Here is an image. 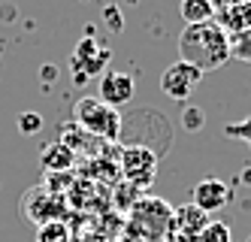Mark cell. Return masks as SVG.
Returning <instances> with one entry per match:
<instances>
[{"instance_id": "8fae6325", "label": "cell", "mask_w": 251, "mask_h": 242, "mask_svg": "<svg viewBox=\"0 0 251 242\" xmlns=\"http://www.w3.org/2000/svg\"><path fill=\"white\" fill-rule=\"evenodd\" d=\"M209 224V215L203 209H197L194 203H188V206H178L173 212V230L178 236H185V239H197L203 233V227Z\"/></svg>"}, {"instance_id": "cb8c5ba5", "label": "cell", "mask_w": 251, "mask_h": 242, "mask_svg": "<svg viewBox=\"0 0 251 242\" xmlns=\"http://www.w3.org/2000/svg\"><path fill=\"white\" fill-rule=\"evenodd\" d=\"M70 242H76V239H70Z\"/></svg>"}, {"instance_id": "8992f818", "label": "cell", "mask_w": 251, "mask_h": 242, "mask_svg": "<svg viewBox=\"0 0 251 242\" xmlns=\"http://www.w3.org/2000/svg\"><path fill=\"white\" fill-rule=\"evenodd\" d=\"M64 209H67V200L49 194L43 185L30 188L22 200V215L30 221V224H49V221H64Z\"/></svg>"}, {"instance_id": "d6986e66", "label": "cell", "mask_w": 251, "mask_h": 242, "mask_svg": "<svg viewBox=\"0 0 251 242\" xmlns=\"http://www.w3.org/2000/svg\"><path fill=\"white\" fill-rule=\"evenodd\" d=\"M230 58L251 64V36H236V40H230Z\"/></svg>"}, {"instance_id": "52a82bcc", "label": "cell", "mask_w": 251, "mask_h": 242, "mask_svg": "<svg viewBox=\"0 0 251 242\" xmlns=\"http://www.w3.org/2000/svg\"><path fill=\"white\" fill-rule=\"evenodd\" d=\"M203 79V73L185 64V61H176L164 70V76H160V91L170 97V100H188L194 94V88L200 85Z\"/></svg>"}, {"instance_id": "6da1fadb", "label": "cell", "mask_w": 251, "mask_h": 242, "mask_svg": "<svg viewBox=\"0 0 251 242\" xmlns=\"http://www.w3.org/2000/svg\"><path fill=\"white\" fill-rule=\"evenodd\" d=\"M178 61L197 67L200 73L218 70L230 61V36L215 18L203 25H188L178 33Z\"/></svg>"}, {"instance_id": "d4e9b609", "label": "cell", "mask_w": 251, "mask_h": 242, "mask_svg": "<svg viewBox=\"0 0 251 242\" xmlns=\"http://www.w3.org/2000/svg\"><path fill=\"white\" fill-rule=\"evenodd\" d=\"M124 242H130V239H124Z\"/></svg>"}, {"instance_id": "5b68a950", "label": "cell", "mask_w": 251, "mask_h": 242, "mask_svg": "<svg viewBox=\"0 0 251 242\" xmlns=\"http://www.w3.org/2000/svg\"><path fill=\"white\" fill-rule=\"evenodd\" d=\"M109 61H112L109 46L97 43L94 36H85V40L76 43V52H73V79L88 82L91 76H103Z\"/></svg>"}, {"instance_id": "9c48e42d", "label": "cell", "mask_w": 251, "mask_h": 242, "mask_svg": "<svg viewBox=\"0 0 251 242\" xmlns=\"http://www.w3.org/2000/svg\"><path fill=\"white\" fill-rule=\"evenodd\" d=\"M227 203H230V188L221 179H203L194 185V206L203 209L206 215L224 209Z\"/></svg>"}, {"instance_id": "5bb4252c", "label": "cell", "mask_w": 251, "mask_h": 242, "mask_svg": "<svg viewBox=\"0 0 251 242\" xmlns=\"http://www.w3.org/2000/svg\"><path fill=\"white\" fill-rule=\"evenodd\" d=\"M178 15H182L185 27L188 25H203V22H212L215 18V6H212V0H182Z\"/></svg>"}, {"instance_id": "4fadbf2b", "label": "cell", "mask_w": 251, "mask_h": 242, "mask_svg": "<svg viewBox=\"0 0 251 242\" xmlns=\"http://www.w3.org/2000/svg\"><path fill=\"white\" fill-rule=\"evenodd\" d=\"M82 176H85V179H97V182L115 185L118 176H121V166H118V161H112V158H88V161L82 163Z\"/></svg>"}, {"instance_id": "7c38bea8", "label": "cell", "mask_w": 251, "mask_h": 242, "mask_svg": "<svg viewBox=\"0 0 251 242\" xmlns=\"http://www.w3.org/2000/svg\"><path fill=\"white\" fill-rule=\"evenodd\" d=\"M40 166L46 173H73L76 166V155L58 139V142H46L40 152Z\"/></svg>"}, {"instance_id": "7402d4cb", "label": "cell", "mask_w": 251, "mask_h": 242, "mask_svg": "<svg viewBox=\"0 0 251 242\" xmlns=\"http://www.w3.org/2000/svg\"><path fill=\"white\" fill-rule=\"evenodd\" d=\"M76 242H79V239H76ZM82 242H115V236H112V233H97V230H94V233L82 236Z\"/></svg>"}, {"instance_id": "7a4b0ae2", "label": "cell", "mask_w": 251, "mask_h": 242, "mask_svg": "<svg viewBox=\"0 0 251 242\" xmlns=\"http://www.w3.org/2000/svg\"><path fill=\"white\" fill-rule=\"evenodd\" d=\"M173 212L157 197H139L127 212V239L130 242H167L173 236Z\"/></svg>"}, {"instance_id": "3957f363", "label": "cell", "mask_w": 251, "mask_h": 242, "mask_svg": "<svg viewBox=\"0 0 251 242\" xmlns=\"http://www.w3.org/2000/svg\"><path fill=\"white\" fill-rule=\"evenodd\" d=\"M73 124H79L85 134L106 139V142H118L121 130H124L121 112L112 106H106L100 97H79L73 106Z\"/></svg>"}, {"instance_id": "9a60e30c", "label": "cell", "mask_w": 251, "mask_h": 242, "mask_svg": "<svg viewBox=\"0 0 251 242\" xmlns=\"http://www.w3.org/2000/svg\"><path fill=\"white\" fill-rule=\"evenodd\" d=\"M70 224L67 221H49L37 230V242H70Z\"/></svg>"}, {"instance_id": "e0dca14e", "label": "cell", "mask_w": 251, "mask_h": 242, "mask_svg": "<svg viewBox=\"0 0 251 242\" xmlns=\"http://www.w3.org/2000/svg\"><path fill=\"white\" fill-rule=\"evenodd\" d=\"M203 124H206V112H203L200 106H188L185 112H182V127L191 130V134H197Z\"/></svg>"}, {"instance_id": "2e32d148", "label": "cell", "mask_w": 251, "mask_h": 242, "mask_svg": "<svg viewBox=\"0 0 251 242\" xmlns=\"http://www.w3.org/2000/svg\"><path fill=\"white\" fill-rule=\"evenodd\" d=\"M197 242H230V227L224 221H209L203 233L197 236Z\"/></svg>"}, {"instance_id": "603a6c76", "label": "cell", "mask_w": 251, "mask_h": 242, "mask_svg": "<svg viewBox=\"0 0 251 242\" xmlns=\"http://www.w3.org/2000/svg\"><path fill=\"white\" fill-rule=\"evenodd\" d=\"M236 3H251V0H212L215 12H218V9H224V6H236Z\"/></svg>"}, {"instance_id": "484cf974", "label": "cell", "mask_w": 251, "mask_h": 242, "mask_svg": "<svg viewBox=\"0 0 251 242\" xmlns=\"http://www.w3.org/2000/svg\"><path fill=\"white\" fill-rule=\"evenodd\" d=\"M248 242H251V236H248Z\"/></svg>"}, {"instance_id": "ba28073f", "label": "cell", "mask_w": 251, "mask_h": 242, "mask_svg": "<svg viewBox=\"0 0 251 242\" xmlns=\"http://www.w3.org/2000/svg\"><path fill=\"white\" fill-rule=\"evenodd\" d=\"M133 94H136V85H133V79L127 76V73L106 70L103 76H100V100L106 106H112V109L127 106L133 100Z\"/></svg>"}, {"instance_id": "277c9868", "label": "cell", "mask_w": 251, "mask_h": 242, "mask_svg": "<svg viewBox=\"0 0 251 242\" xmlns=\"http://www.w3.org/2000/svg\"><path fill=\"white\" fill-rule=\"evenodd\" d=\"M118 166H121L124 182L133 185L136 191H146L151 188V182L157 176V152L149 145H124Z\"/></svg>"}, {"instance_id": "ffe728a7", "label": "cell", "mask_w": 251, "mask_h": 242, "mask_svg": "<svg viewBox=\"0 0 251 242\" xmlns=\"http://www.w3.org/2000/svg\"><path fill=\"white\" fill-rule=\"evenodd\" d=\"M40 127H43V115H40V112H22V118H19V130H22L25 136L37 134Z\"/></svg>"}, {"instance_id": "30bf717a", "label": "cell", "mask_w": 251, "mask_h": 242, "mask_svg": "<svg viewBox=\"0 0 251 242\" xmlns=\"http://www.w3.org/2000/svg\"><path fill=\"white\" fill-rule=\"evenodd\" d=\"M215 22L221 25V30L236 40V36H251V3H236V6H224L215 12Z\"/></svg>"}, {"instance_id": "44dd1931", "label": "cell", "mask_w": 251, "mask_h": 242, "mask_svg": "<svg viewBox=\"0 0 251 242\" xmlns=\"http://www.w3.org/2000/svg\"><path fill=\"white\" fill-rule=\"evenodd\" d=\"M103 18L109 22V30H115V33L121 30V15H118L115 6H106V9H103Z\"/></svg>"}, {"instance_id": "ac0fdd59", "label": "cell", "mask_w": 251, "mask_h": 242, "mask_svg": "<svg viewBox=\"0 0 251 242\" xmlns=\"http://www.w3.org/2000/svg\"><path fill=\"white\" fill-rule=\"evenodd\" d=\"M224 136H230V139H242L245 145H251V115L242 118V121H236V124H227V127H224Z\"/></svg>"}]
</instances>
